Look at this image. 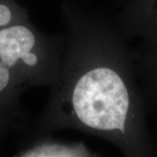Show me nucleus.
I'll return each mask as SVG.
<instances>
[{
  "label": "nucleus",
  "mask_w": 157,
  "mask_h": 157,
  "mask_svg": "<svg viewBox=\"0 0 157 157\" xmlns=\"http://www.w3.org/2000/svg\"><path fill=\"white\" fill-rule=\"evenodd\" d=\"M74 51L62 67L48 125L75 128L115 145L125 157H155L128 57L98 48Z\"/></svg>",
  "instance_id": "f257e3e1"
},
{
  "label": "nucleus",
  "mask_w": 157,
  "mask_h": 157,
  "mask_svg": "<svg viewBox=\"0 0 157 157\" xmlns=\"http://www.w3.org/2000/svg\"><path fill=\"white\" fill-rule=\"evenodd\" d=\"M0 63L19 95L28 87L57 83L62 70L53 46L30 21L0 29Z\"/></svg>",
  "instance_id": "f03ea898"
},
{
  "label": "nucleus",
  "mask_w": 157,
  "mask_h": 157,
  "mask_svg": "<svg viewBox=\"0 0 157 157\" xmlns=\"http://www.w3.org/2000/svg\"><path fill=\"white\" fill-rule=\"evenodd\" d=\"M128 32L143 38L157 31V0H128L122 12Z\"/></svg>",
  "instance_id": "7ed1b4c3"
},
{
  "label": "nucleus",
  "mask_w": 157,
  "mask_h": 157,
  "mask_svg": "<svg viewBox=\"0 0 157 157\" xmlns=\"http://www.w3.org/2000/svg\"><path fill=\"white\" fill-rule=\"evenodd\" d=\"M144 39L145 45L140 59V69L152 88L157 93V31Z\"/></svg>",
  "instance_id": "20e7f679"
},
{
  "label": "nucleus",
  "mask_w": 157,
  "mask_h": 157,
  "mask_svg": "<svg viewBox=\"0 0 157 157\" xmlns=\"http://www.w3.org/2000/svg\"><path fill=\"white\" fill-rule=\"evenodd\" d=\"M30 21L25 8L14 0H0V29Z\"/></svg>",
  "instance_id": "39448f33"
},
{
  "label": "nucleus",
  "mask_w": 157,
  "mask_h": 157,
  "mask_svg": "<svg viewBox=\"0 0 157 157\" xmlns=\"http://www.w3.org/2000/svg\"><path fill=\"white\" fill-rule=\"evenodd\" d=\"M2 128V123H1V121H0V129Z\"/></svg>",
  "instance_id": "423d86ee"
}]
</instances>
